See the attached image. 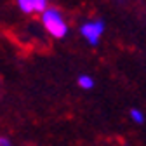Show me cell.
I'll return each instance as SVG.
<instances>
[{"label": "cell", "instance_id": "8992f818", "mask_svg": "<svg viewBox=\"0 0 146 146\" xmlns=\"http://www.w3.org/2000/svg\"><path fill=\"white\" fill-rule=\"evenodd\" d=\"M0 146H12V143H11L7 137H2V136H0Z\"/></svg>", "mask_w": 146, "mask_h": 146}, {"label": "cell", "instance_id": "6da1fadb", "mask_svg": "<svg viewBox=\"0 0 146 146\" xmlns=\"http://www.w3.org/2000/svg\"><path fill=\"white\" fill-rule=\"evenodd\" d=\"M42 25L54 38H63L68 33V25L64 21L63 14L54 7H47L42 12Z\"/></svg>", "mask_w": 146, "mask_h": 146}, {"label": "cell", "instance_id": "3957f363", "mask_svg": "<svg viewBox=\"0 0 146 146\" xmlns=\"http://www.w3.org/2000/svg\"><path fill=\"white\" fill-rule=\"evenodd\" d=\"M19 9L26 14L31 12H44L47 9V0H17Z\"/></svg>", "mask_w": 146, "mask_h": 146}, {"label": "cell", "instance_id": "277c9868", "mask_svg": "<svg viewBox=\"0 0 146 146\" xmlns=\"http://www.w3.org/2000/svg\"><path fill=\"white\" fill-rule=\"evenodd\" d=\"M77 84H78V87H82L84 90H90V89L94 87V78L90 77V75H80L78 80H77Z\"/></svg>", "mask_w": 146, "mask_h": 146}, {"label": "cell", "instance_id": "7a4b0ae2", "mask_svg": "<svg viewBox=\"0 0 146 146\" xmlns=\"http://www.w3.org/2000/svg\"><path fill=\"white\" fill-rule=\"evenodd\" d=\"M104 28H106V25L103 19H92V21H87L80 26V35L90 45H98L103 33H104Z\"/></svg>", "mask_w": 146, "mask_h": 146}, {"label": "cell", "instance_id": "5b68a950", "mask_svg": "<svg viewBox=\"0 0 146 146\" xmlns=\"http://www.w3.org/2000/svg\"><path fill=\"white\" fill-rule=\"evenodd\" d=\"M129 117H131V120L132 122H136V123H144V113L141 111L139 108H132L131 111H129Z\"/></svg>", "mask_w": 146, "mask_h": 146}]
</instances>
